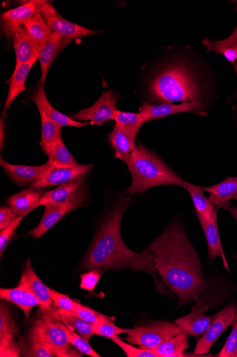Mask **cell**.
Listing matches in <instances>:
<instances>
[{"label":"cell","instance_id":"obj_47","mask_svg":"<svg viewBox=\"0 0 237 357\" xmlns=\"http://www.w3.org/2000/svg\"><path fill=\"white\" fill-rule=\"evenodd\" d=\"M227 209L229 210L230 214L235 218L236 221V224H237V214L234 212L231 209H230L229 208H227Z\"/></svg>","mask_w":237,"mask_h":357},{"label":"cell","instance_id":"obj_13","mask_svg":"<svg viewBox=\"0 0 237 357\" xmlns=\"http://www.w3.org/2000/svg\"><path fill=\"white\" fill-rule=\"evenodd\" d=\"M83 202L84 198H81L62 204L46 205L44 214L40 223L28 235H31L35 239L41 238L65 215L81 207Z\"/></svg>","mask_w":237,"mask_h":357},{"label":"cell","instance_id":"obj_43","mask_svg":"<svg viewBox=\"0 0 237 357\" xmlns=\"http://www.w3.org/2000/svg\"><path fill=\"white\" fill-rule=\"evenodd\" d=\"M101 275H103V272L98 270H92L83 274L80 288L88 291H94Z\"/></svg>","mask_w":237,"mask_h":357},{"label":"cell","instance_id":"obj_46","mask_svg":"<svg viewBox=\"0 0 237 357\" xmlns=\"http://www.w3.org/2000/svg\"><path fill=\"white\" fill-rule=\"evenodd\" d=\"M0 144H1V151H3L4 143L6 141V129L3 122V117L1 118V122H0Z\"/></svg>","mask_w":237,"mask_h":357},{"label":"cell","instance_id":"obj_4","mask_svg":"<svg viewBox=\"0 0 237 357\" xmlns=\"http://www.w3.org/2000/svg\"><path fill=\"white\" fill-rule=\"evenodd\" d=\"M149 91L162 104L191 102L200 97L198 85L183 64H174L161 72L152 82Z\"/></svg>","mask_w":237,"mask_h":357},{"label":"cell","instance_id":"obj_31","mask_svg":"<svg viewBox=\"0 0 237 357\" xmlns=\"http://www.w3.org/2000/svg\"><path fill=\"white\" fill-rule=\"evenodd\" d=\"M28 36L42 47L52 35L47 20L41 13L32 17L23 26Z\"/></svg>","mask_w":237,"mask_h":357},{"label":"cell","instance_id":"obj_29","mask_svg":"<svg viewBox=\"0 0 237 357\" xmlns=\"http://www.w3.org/2000/svg\"><path fill=\"white\" fill-rule=\"evenodd\" d=\"M108 138L112 149L115 153V158L124 161L127 164L130 160L131 154L138 146L136 139L131 138L117 126L109 134Z\"/></svg>","mask_w":237,"mask_h":357},{"label":"cell","instance_id":"obj_35","mask_svg":"<svg viewBox=\"0 0 237 357\" xmlns=\"http://www.w3.org/2000/svg\"><path fill=\"white\" fill-rule=\"evenodd\" d=\"M186 188L190 195L196 213L206 218H210L216 210L209 198L204 195L202 188L186 182Z\"/></svg>","mask_w":237,"mask_h":357},{"label":"cell","instance_id":"obj_50","mask_svg":"<svg viewBox=\"0 0 237 357\" xmlns=\"http://www.w3.org/2000/svg\"><path fill=\"white\" fill-rule=\"evenodd\" d=\"M236 357H237V355H236Z\"/></svg>","mask_w":237,"mask_h":357},{"label":"cell","instance_id":"obj_8","mask_svg":"<svg viewBox=\"0 0 237 357\" xmlns=\"http://www.w3.org/2000/svg\"><path fill=\"white\" fill-rule=\"evenodd\" d=\"M47 3L44 0H33L4 13L1 16V24L6 37L9 40H14L24 25L32 17L41 13Z\"/></svg>","mask_w":237,"mask_h":357},{"label":"cell","instance_id":"obj_24","mask_svg":"<svg viewBox=\"0 0 237 357\" xmlns=\"http://www.w3.org/2000/svg\"><path fill=\"white\" fill-rule=\"evenodd\" d=\"M71 41L52 33L49 40L42 47L38 56L42 70V77L40 80V86L44 85L49 70L57 55Z\"/></svg>","mask_w":237,"mask_h":357},{"label":"cell","instance_id":"obj_9","mask_svg":"<svg viewBox=\"0 0 237 357\" xmlns=\"http://www.w3.org/2000/svg\"><path fill=\"white\" fill-rule=\"evenodd\" d=\"M117 96L112 91H106L90 107L74 114L72 119L90 121V125L103 126L109 120H114L117 112Z\"/></svg>","mask_w":237,"mask_h":357},{"label":"cell","instance_id":"obj_38","mask_svg":"<svg viewBox=\"0 0 237 357\" xmlns=\"http://www.w3.org/2000/svg\"><path fill=\"white\" fill-rule=\"evenodd\" d=\"M61 327L65 331L67 340H69L70 342L76 347L78 350H79L83 354H86L88 356L92 357H100L101 356L98 354L90 345L89 342L87 341L85 338H83L81 335L75 333L73 329L70 328L65 326V324L60 322Z\"/></svg>","mask_w":237,"mask_h":357},{"label":"cell","instance_id":"obj_40","mask_svg":"<svg viewBox=\"0 0 237 357\" xmlns=\"http://www.w3.org/2000/svg\"><path fill=\"white\" fill-rule=\"evenodd\" d=\"M232 331L224 346L218 354L219 357H236L237 355V304L236 314L231 324Z\"/></svg>","mask_w":237,"mask_h":357},{"label":"cell","instance_id":"obj_30","mask_svg":"<svg viewBox=\"0 0 237 357\" xmlns=\"http://www.w3.org/2000/svg\"><path fill=\"white\" fill-rule=\"evenodd\" d=\"M202 44L207 48V52L222 54L228 61L234 63L237 60V26L227 38L220 41H211L206 38L202 41Z\"/></svg>","mask_w":237,"mask_h":357},{"label":"cell","instance_id":"obj_32","mask_svg":"<svg viewBox=\"0 0 237 357\" xmlns=\"http://www.w3.org/2000/svg\"><path fill=\"white\" fill-rule=\"evenodd\" d=\"M189 347L188 335L180 333L159 345L154 350L160 357H183L184 351Z\"/></svg>","mask_w":237,"mask_h":357},{"label":"cell","instance_id":"obj_6","mask_svg":"<svg viewBox=\"0 0 237 357\" xmlns=\"http://www.w3.org/2000/svg\"><path fill=\"white\" fill-rule=\"evenodd\" d=\"M33 326L40 333L54 356H82L83 353L74 347L67 340L60 321H56L42 313V316L36 320Z\"/></svg>","mask_w":237,"mask_h":357},{"label":"cell","instance_id":"obj_2","mask_svg":"<svg viewBox=\"0 0 237 357\" xmlns=\"http://www.w3.org/2000/svg\"><path fill=\"white\" fill-rule=\"evenodd\" d=\"M131 197H122L101 222L96 237L83 259L84 270L143 271L154 280L159 294L174 299V294L160 278L152 252H135L124 243L121 223L125 211L132 203Z\"/></svg>","mask_w":237,"mask_h":357},{"label":"cell","instance_id":"obj_21","mask_svg":"<svg viewBox=\"0 0 237 357\" xmlns=\"http://www.w3.org/2000/svg\"><path fill=\"white\" fill-rule=\"evenodd\" d=\"M42 313L56 321L65 324L67 327L75 330L88 342L94 335L92 324L81 318L75 312L61 310L51 305L49 309Z\"/></svg>","mask_w":237,"mask_h":357},{"label":"cell","instance_id":"obj_36","mask_svg":"<svg viewBox=\"0 0 237 357\" xmlns=\"http://www.w3.org/2000/svg\"><path fill=\"white\" fill-rule=\"evenodd\" d=\"M40 113L42 121L41 146L48 155L54 143L61 136L62 127L54 123L42 111H40Z\"/></svg>","mask_w":237,"mask_h":357},{"label":"cell","instance_id":"obj_39","mask_svg":"<svg viewBox=\"0 0 237 357\" xmlns=\"http://www.w3.org/2000/svg\"><path fill=\"white\" fill-rule=\"evenodd\" d=\"M111 340L118 345L128 357H160L154 350L134 347L126 343L118 336Z\"/></svg>","mask_w":237,"mask_h":357},{"label":"cell","instance_id":"obj_22","mask_svg":"<svg viewBox=\"0 0 237 357\" xmlns=\"http://www.w3.org/2000/svg\"><path fill=\"white\" fill-rule=\"evenodd\" d=\"M202 189L209 192V199L216 210L227 208L231 199L237 202V176L227 178L218 184Z\"/></svg>","mask_w":237,"mask_h":357},{"label":"cell","instance_id":"obj_3","mask_svg":"<svg viewBox=\"0 0 237 357\" xmlns=\"http://www.w3.org/2000/svg\"><path fill=\"white\" fill-rule=\"evenodd\" d=\"M126 165L132 178L131 185L126 191L129 197L159 185L185 187L186 181L143 146L135 149Z\"/></svg>","mask_w":237,"mask_h":357},{"label":"cell","instance_id":"obj_28","mask_svg":"<svg viewBox=\"0 0 237 357\" xmlns=\"http://www.w3.org/2000/svg\"><path fill=\"white\" fill-rule=\"evenodd\" d=\"M19 347L22 356H54L45 344L40 333L33 326L30 328L25 338L20 341Z\"/></svg>","mask_w":237,"mask_h":357},{"label":"cell","instance_id":"obj_33","mask_svg":"<svg viewBox=\"0 0 237 357\" xmlns=\"http://www.w3.org/2000/svg\"><path fill=\"white\" fill-rule=\"evenodd\" d=\"M48 155L49 160L54 169L71 168L79 165L69 149L66 148L61 136L54 143Z\"/></svg>","mask_w":237,"mask_h":357},{"label":"cell","instance_id":"obj_44","mask_svg":"<svg viewBox=\"0 0 237 357\" xmlns=\"http://www.w3.org/2000/svg\"><path fill=\"white\" fill-rule=\"evenodd\" d=\"M75 313H76L81 318L92 324L100 317L104 316V314H100L98 312L77 302H76L75 305Z\"/></svg>","mask_w":237,"mask_h":357},{"label":"cell","instance_id":"obj_7","mask_svg":"<svg viewBox=\"0 0 237 357\" xmlns=\"http://www.w3.org/2000/svg\"><path fill=\"white\" fill-rule=\"evenodd\" d=\"M236 314V305L230 304L213 314L211 326L206 333L197 340L193 356L206 355L224 331L231 326Z\"/></svg>","mask_w":237,"mask_h":357},{"label":"cell","instance_id":"obj_5","mask_svg":"<svg viewBox=\"0 0 237 357\" xmlns=\"http://www.w3.org/2000/svg\"><path fill=\"white\" fill-rule=\"evenodd\" d=\"M180 333L181 332L175 322L154 321L129 329L126 340L140 348L154 349Z\"/></svg>","mask_w":237,"mask_h":357},{"label":"cell","instance_id":"obj_26","mask_svg":"<svg viewBox=\"0 0 237 357\" xmlns=\"http://www.w3.org/2000/svg\"><path fill=\"white\" fill-rule=\"evenodd\" d=\"M16 54L15 68L38 57L42 47L33 40L24 29H22L14 38Z\"/></svg>","mask_w":237,"mask_h":357},{"label":"cell","instance_id":"obj_18","mask_svg":"<svg viewBox=\"0 0 237 357\" xmlns=\"http://www.w3.org/2000/svg\"><path fill=\"white\" fill-rule=\"evenodd\" d=\"M0 165L9 177L20 186L36 182L50 170L54 169L50 160L42 166L28 167L9 164L1 157Z\"/></svg>","mask_w":237,"mask_h":357},{"label":"cell","instance_id":"obj_48","mask_svg":"<svg viewBox=\"0 0 237 357\" xmlns=\"http://www.w3.org/2000/svg\"><path fill=\"white\" fill-rule=\"evenodd\" d=\"M234 70H235L236 74L237 75V63H234Z\"/></svg>","mask_w":237,"mask_h":357},{"label":"cell","instance_id":"obj_34","mask_svg":"<svg viewBox=\"0 0 237 357\" xmlns=\"http://www.w3.org/2000/svg\"><path fill=\"white\" fill-rule=\"evenodd\" d=\"M115 126L123 130V131L131 138L136 139L143 124L145 123L140 113H131L117 111L115 119Z\"/></svg>","mask_w":237,"mask_h":357},{"label":"cell","instance_id":"obj_15","mask_svg":"<svg viewBox=\"0 0 237 357\" xmlns=\"http://www.w3.org/2000/svg\"><path fill=\"white\" fill-rule=\"evenodd\" d=\"M0 298L19 307L27 318L33 307H42V303L37 296L32 293L26 283L22 278L17 287L15 288H1Z\"/></svg>","mask_w":237,"mask_h":357},{"label":"cell","instance_id":"obj_45","mask_svg":"<svg viewBox=\"0 0 237 357\" xmlns=\"http://www.w3.org/2000/svg\"><path fill=\"white\" fill-rule=\"evenodd\" d=\"M19 216L10 207L0 208V230H3L11 225Z\"/></svg>","mask_w":237,"mask_h":357},{"label":"cell","instance_id":"obj_16","mask_svg":"<svg viewBox=\"0 0 237 357\" xmlns=\"http://www.w3.org/2000/svg\"><path fill=\"white\" fill-rule=\"evenodd\" d=\"M197 219L200 223L203 231H204L209 247V257L210 261H213L218 257L222 259L224 266L229 273V268L227 259L222 248L218 227V210H215L210 218L202 217L197 213Z\"/></svg>","mask_w":237,"mask_h":357},{"label":"cell","instance_id":"obj_19","mask_svg":"<svg viewBox=\"0 0 237 357\" xmlns=\"http://www.w3.org/2000/svg\"><path fill=\"white\" fill-rule=\"evenodd\" d=\"M83 179L59 185L46 192L40 201V206L48 204H62L84 198Z\"/></svg>","mask_w":237,"mask_h":357},{"label":"cell","instance_id":"obj_1","mask_svg":"<svg viewBox=\"0 0 237 357\" xmlns=\"http://www.w3.org/2000/svg\"><path fill=\"white\" fill-rule=\"evenodd\" d=\"M149 248L159 277L178 297L179 307L205 301L211 308H216L223 302L224 294L206 275L181 222L168 225Z\"/></svg>","mask_w":237,"mask_h":357},{"label":"cell","instance_id":"obj_17","mask_svg":"<svg viewBox=\"0 0 237 357\" xmlns=\"http://www.w3.org/2000/svg\"><path fill=\"white\" fill-rule=\"evenodd\" d=\"M202 105L201 100L191 102H184L181 105L162 104L152 105L146 102L140 108V113L145 123H147L152 120L162 119L177 114L198 112L202 109Z\"/></svg>","mask_w":237,"mask_h":357},{"label":"cell","instance_id":"obj_10","mask_svg":"<svg viewBox=\"0 0 237 357\" xmlns=\"http://www.w3.org/2000/svg\"><path fill=\"white\" fill-rule=\"evenodd\" d=\"M41 13L47 20L52 33L63 38L72 40L90 37L97 33L94 30L64 19L49 2L44 6Z\"/></svg>","mask_w":237,"mask_h":357},{"label":"cell","instance_id":"obj_20","mask_svg":"<svg viewBox=\"0 0 237 357\" xmlns=\"http://www.w3.org/2000/svg\"><path fill=\"white\" fill-rule=\"evenodd\" d=\"M31 101L37 105L40 111H42L48 118L60 127L74 126L83 128L90 124V123H83L74 120L55 109L47 99L44 86H40L35 93H33Z\"/></svg>","mask_w":237,"mask_h":357},{"label":"cell","instance_id":"obj_37","mask_svg":"<svg viewBox=\"0 0 237 357\" xmlns=\"http://www.w3.org/2000/svg\"><path fill=\"white\" fill-rule=\"evenodd\" d=\"M93 333L95 335L113 338L122 334H127L129 329H123L115 326L111 317L104 315L92 324Z\"/></svg>","mask_w":237,"mask_h":357},{"label":"cell","instance_id":"obj_11","mask_svg":"<svg viewBox=\"0 0 237 357\" xmlns=\"http://www.w3.org/2000/svg\"><path fill=\"white\" fill-rule=\"evenodd\" d=\"M19 330L6 303L0 306V356L18 357L21 356L19 344L15 336Z\"/></svg>","mask_w":237,"mask_h":357},{"label":"cell","instance_id":"obj_41","mask_svg":"<svg viewBox=\"0 0 237 357\" xmlns=\"http://www.w3.org/2000/svg\"><path fill=\"white\" fill-rule=\"evenodd\" d=\"M22 219L23 217L19 216L11 225L8 226L7 228L1 230V232H0V255H1V257H3L4 252L6 251L13 238L14 237L15 234Z\"/></svg>","mask_w":237,"mask_h":357},{"label":"cell","instance_id":"obj_42","mask_svg":"<svg viewBox=\"0 0 237 357\" xmlns=\"http://www.w3.org/2000/svg\"><path fill=\"white\" fill-rule=\"evenodd\" d=\"M51 297L56 307L61 310L75 312L76 302L70 296L63 295L58 291L51 289Z\"/></svg>","mask_w":237,"mask_h":357},{"label":"cell","instance_id":"obj_27","mask_svg":"<svg viewBox=\"0 0 237 357\" xmlns=\"http://www.w3.org/2000/svg\"><path fill=\"white\" fill-rule=\"evenodd\" d=\"M38 60V57H36L31 61L22 64V66L15 68L9 82V91L2 115L3 118L6 116L8 109L17 99V97L25 91V82L27 76L31 68L35 65Z\"/></svg>","mask_w":237,"mask_h":357},{"label":"cell","instance_id":"obj_14","mask_svg":"<svg viewBox=\"0 0 237 357\" xmlns=\"http://www.w3.org/2000/svg\"><path fill=\"white\" fill-rule=\"evenodd\" d=\"M92 166L80 165L65 169H52L41 178L31 184L32 188L37 190L60 185L72 181L83 179L90 171Z\"/></svg>","mask_w":237,"mask_h":357},{"label":"cell","instance_id":"obj_25","mask_svg":"<svg viewBox=\"0 0 237 357\" xmlns=\"http://www.w3.org/2000/svg\"><path fill=\"white\" fill-rule=\"evenodd\" d=\"M21 278L24 280L32 293L35 294L42 303V312H46L54 305L51 297V289H49L33 271L28 259Z\"/></svg>","mask_w":237,"mask_h":357},{"label":"cell","instance_id":"obj_49","mask_svg":"<svg viewBox=\"0 0 237 357\" xmlns=\"http://www.w3.org/2000/svg\"><path fill=\"white\" fill-rule=\"evenodd\" d=\"M228 208L231 209L234 212H235L237 214V208H236L230 207V206H229Z\"/></svg>","mask_w":237,"mask_h":357},{"label":"cell","instance_id":"obj_23","mask_svg":"<svg viewBox=\"0 0 237 357\" xmlns=\"http://www.w3.org/2000/svg\"><path fill=\"white\" fill-rule=\"evenodd\" d=\"M45 192L43 190L31 188L14 195L8 199V204L19 216L24 218L40 206V201Z\"/></svg>","mask_w":237,"mask_h":357},{"label":"cell","instance_id":"obj_12","mask_svg":"<svg viewBox=\"0 0 237 357\" xmlns=\"http://www.w3.org/2000/svg\"><path fill=\"white\" fill-rule=\"evenodd\" d=\"M210 308L206 301H199L192 307L190 313L174 322L181 333L188 336H201L206 333L212 321V317L206 314Z\"/></svg>","mask_w":237,"mask_h":357}]
</instances>
